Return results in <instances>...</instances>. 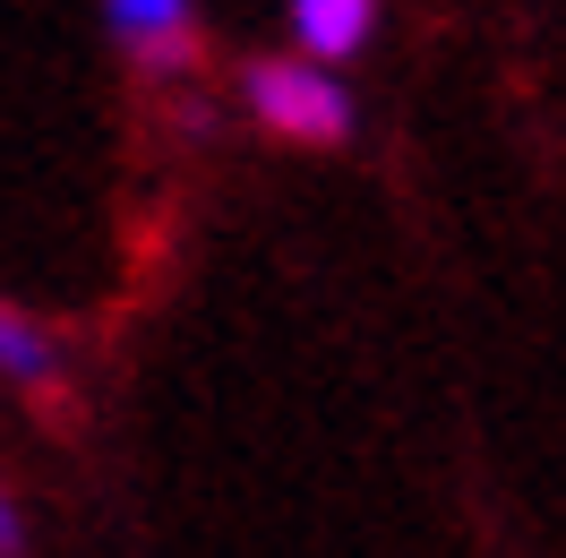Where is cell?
<instances>
[{
    "mask_svg": "<svg viewBox=\"0 0 566 558\" xmlns=\"http://www.w3.org/2000/svg\"><path fill=\"white\" fill-rule=\"evenodd\" d=\"M283 18H292L301 61H318V70H344L378 43V0H283Z\"/></svg>",
    "mask_w": 566,
    "mask_h": 558,
    "instance_id": "3",
    "label": "cell"
},
{
    "mask_svg": "<svg viewBox=\"0 0 566 558\" xmlns=\"http://www.w3.org/2000/svg\"><path fill=\"white\" fill-rule=\"evenodd\" d=\"M0 379L35 386V395H52V379H61V344L18 310H0Z\"/></svg>",
    "mask_w": 566,
    "mask_h": 558,
    "instance_id": "4",
    "label": "cell"
},
{
    "mask_svg": "<svg viewBox=\"0 0 566 558\" xmlns=\"http://www.w3.org/2000/svg\"><path fill=\"white\" fill-rule=\"evenodd\" d=\"M104 27L146 78H180L198 61V0H104Z\"/></svg>",
    "mask_w": 566,
    "mask_h": 558,
    "instance_id": "2",
    "label": "cell"
},
{
    "mask_svg": "<svg viewBox=\"0 0 566 558\" xmlns=\"http://www.w3.org/2000/svg\"><path fill=\"white\" fill-rule=\"evenodd\" d=\"M241 104H249V121H258L266 138L310 146V155L353 146V130H360V95H353L335 70L301 61V52H292V61H283V52H258V61H241Z\"/></svg>",
    "mask_w": 566,
    "mask_h": 558,
    "instance_id": "1",
    "label": "cell"
},
{
    "mask_svg": "<svg viewBox=\"0 0 566 558\" xmlns=\"http://www.w3.org/2000/svg\"><path fill=\"white\" fill-rule=\"evenodd\" d=\"M0 558H27V516H18L9 489H0Z\"/></svg>",
    "mask_w": 566,
    "mask_h": 558,
    "instance_id": "5",
    "label": "cell"
}]
</instances>
